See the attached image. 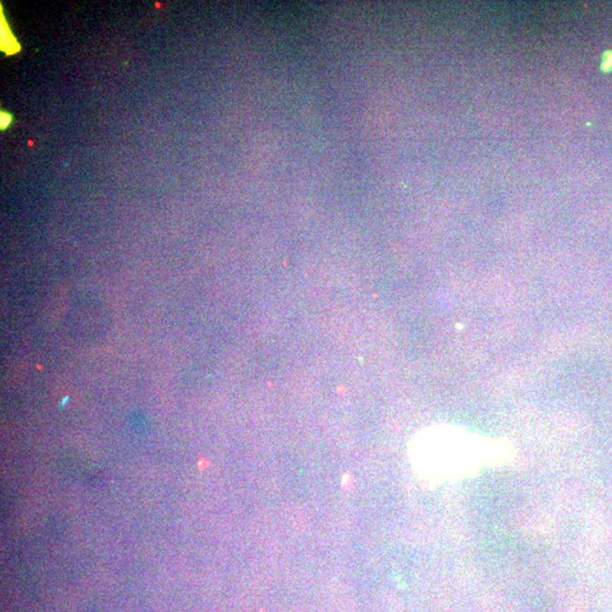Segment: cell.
<instances>
[{"label": "cell", "instance_id": "6da1fadb", "mask_svg": "<svg viewBox=\"0 0 612 612\" xmlns=\"http://www.w3.org/2000/svg\"><path fill=\"white\" fill-rule=\"evenodd\" d=\"M12 116L9 115L8 113L1 111V114H0V128H1V130H6L9 124L12 123Z\"/></svg>", "mask_w": 612, "mask_h": 612}, {"label": "cell", "instance_id": "7a4b0ae2", "mask_svg": "<svg viewBox=\"0 0 612 612\" xmlns=\"http://www.w3.org/2000/svg\"><path fill=\"white\" fill-rule=\"evenodd\" d=\"M602 67H604V70H610V68H611V67H612V54H611V52H608V54H606V58H604V65H602Z\"/></svg>", "mask_w": 612, "mask_h": 612}]
</instances>
